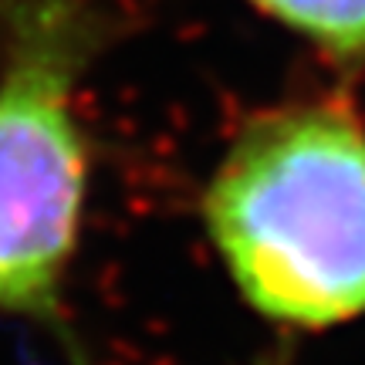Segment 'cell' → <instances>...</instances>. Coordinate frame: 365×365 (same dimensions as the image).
<instances>
[{
    "label": "cell",
    "instance_id": "cell-3",
    "mask_svg": "<svg viewBox=\"0 0 365 365\" xmlns=\"http://www.w3.org/2000/svg\"><path fill=\"white\" fill-rule=\"evenodd\" d=\"M341 65H365V0H247Z\"/></svg>",
    "mask_w": 365,
    "mask_h": 365
},
{
    "label": "cell",
    "instance_id": "cell-2",
    "mask_svg": "<svg viewBox=\"0 0 365 365\" xmlns=\"http://www.w3.org/2000/svg\"><path fill=\"white\" fill-rule=\"evenodd\" d=\"M105 41L95 0H0V314L68 345L65 281L88 196L78 95Z\"/></svg>",
    "mask_w": 365,
    "mask_h": 365
},
{
    "label": "cell",
    "instance_id": "cell-1",
    "mask_svg": "<svg viewBox=\"0 0 365 365\" xmlns=\"http://www.w3.org/2000/svg\"><path fill=\"white\" fill-rule=\"evenodd\" d=\"M203 230L267 325L365 318V125L339 102L254 115L203 190Z\"/></svg>",
    "mask_w": 365,
    "mask_h": 365
}]
</instances>
